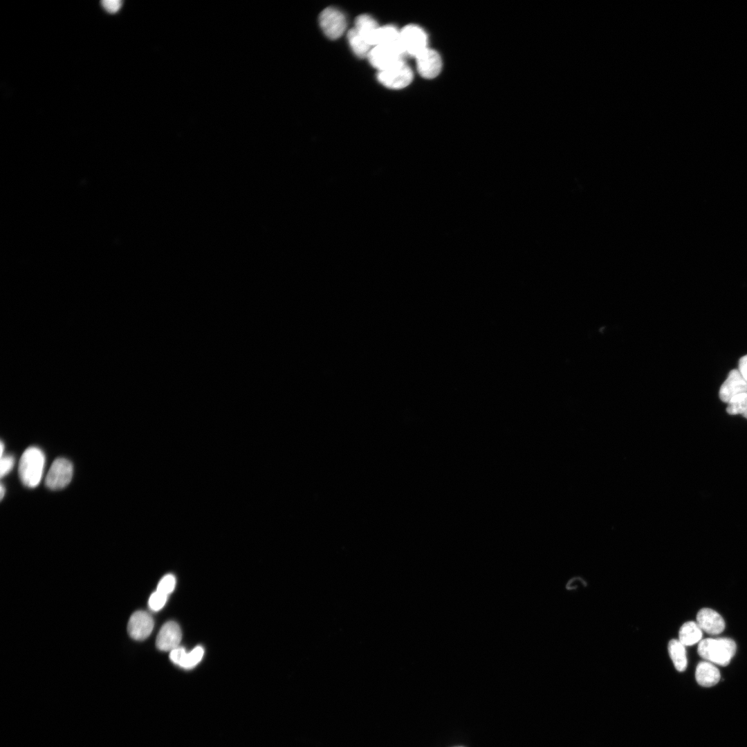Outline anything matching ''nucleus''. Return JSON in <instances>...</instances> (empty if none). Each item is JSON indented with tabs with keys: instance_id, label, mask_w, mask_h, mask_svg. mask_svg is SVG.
Wrapping results in <instances>:
<instances>
[{
	"instance_id": "f257e3e1",
	"label": "nucleus",
	"mask_w": 747,
	"mask_h": 747,
	"mask_svg": "<svg viewBox=\"0 0 747 747\" xmlns=\"http://www.w3.org/2000/svg\"><path fill=\"white\" fill-rule=\"evenodd\" d=\"M44 465L43 451L35 446L28 448L19 463V474L22 483L28 488L37 486L42 479Z\"/></svg>"
},
{
	"instance_id": "f03ea898",
	"label": "nucleus",
	"mask_w": 747,
	"mask_h": 747,
	"mask_svg": "<svg viewBox=\"0 0 747 747\" xmlns=\"http://www.w3.org/2000/svg\"><path fill=\"white\" fill-rule=\"evenodd\" d=\"M697 651L706 661L726 666L735 654L736 644L729 638H708L699 642Z\"/></svg>"
},
{
	"instance_id": "7ed1b4c3",
	"label": "nucleus",
	"mask_w": 747,
	"mask_h": 747,
	"mask_svg": "<svg viewBox=\"0 0 747 747\" xmlns=\"http://www.w3.org/2000/svg\"><path fill=\"white\" fill-rule=\"evenodd\" d=\"M405 55L400 42L376 45L371 49L367 58L378 71L385 70L401 60Z\"/></svg>"
},
{
	"instance_id": "20e7f679",
	"label": "nucleus",
	"mask_w": 747,
	"mask_h": 747,
	"mask_svg": "<svg viewBox=\"0 0 747 747\" xmlns=\"http://www.w3.org/2000/svg\"><path fill=\"white\" fill-rule=\"evenodd\" d=\"M399 42L405 56L414 58L428 48L426 32L416 24L407 25L400 30Z\"/></svg>"
},
{
	"instance_id": "39448f33",
	"label": "nucleus",
	"mask_w": 747,
	"mask_h": 747,
	"mask_svg": "<svg viewBox=\"0 0 747 747\" xmlns=\"http://www.w3.org/2000/svg\"><path fill=\"white\" fill-rule=\"evenodd\" d=\"M377 79L385 86L400 89L407 86L413 80V71L405 59L394 66L378 71Z\"/></svg>"
},
{
	"instance_id": "423d86ee",
	"label": "nucleus",
	"mask_w": 747,
	"mask_h": 747,
	"mask_svg": "<svg viewBox=\"0 0 747 747\" xmlns=\"http://www.w3.org/2000/svg\"><path fill=\"white\" fill-rule=\"evenodd\" d=\"M319 23L324 35L331 39L340 37L347 28L344 15L333 7H328L322 11Z\"/></svg>"
},
{
	"instance_id": "0eeeda50",
	"label": "nucleus",
	"mask_w": 747,
	"mask_h": 747,
	"mask_svg": "<svg viewBox=\"0 0 747 747\" xmlns=\"http://www.w3.org/2000/svg\"><path fill=\"white\" fill-rule=\"evenodd\" d=\"M73 465L64 458H57L52 463L45 479L50 490H60L68 485L73 477Z\"/></svg>"
},
{
	"instance_id": "6e6552de",
	"label": "nucleus",
	"mask_w": 747,
	"mask_h": 747,
	"mask_svg": "<svg viewBox=\"0 0 747 747\" xmlns=\"http://www.w3.org/2000/svg\"><path fill=\"white\" fill-rule=\"evenodd\" d=\"M416 68L424 78L432 79L438 76L442 69V59L439 53L427 48L416 57Z\"/></svg>"
},
{
	"instance_id": "1a4fd4ad",
	"label": "nucleus",
	"mask_w": 747,
	"mask_h": 747,
	"mask_svg": "<svg viewBox=\"0 0 747 747\" xmlns=\"http://www.w3.org/2000/svg\"><path fill=\"white\" fill-rule=\"evenodd\" d=\"M154 620L146 611H138L130 617L127 631L129 636L136 640L147 638L154 628Z\"/></svg>"
},
{
	"instance_id": "9d476101",
	"label": "nucleus",
	"mask_w": 747,
	"mask_h": 747,
	"mask_svg": "<svg viewBox=\"0 0 747 747\" xmlns=\"http://www.w3.org/2000/svg\"><path fill=\"white\" fill-rule=\"evenodd\" d=\"M182 638L179 625L168 621L160 629L156 638V647L161 651L172 650L177 647Z\"/></svg>"
},
{
	"instance_id": "9b49d317",
	"label": "nucleus",
	"mask_w": 747,
	"mask_h": 747,
	"mask_svg": "<svg viewBox=\"0 0 747 747\" xmlns=\"http://www.w3.org/2000/svg\"><path fill=\"white\" fill-rule=\"evenodd\" d=\"M743 393H747V381L739 371L733 369L721 385L719 397L723 402L728 403L734 396Z\"/></svg>"
},
{
	"instance_id": "f8f14e48",
	"label": "nucleus",
	"mask_w": 747,
	"mask_h": 747,
	"mask_svg": "<svg viewBox=\"0 0 747 747\" xmlns=\"http://www.w3.org/2000/svg\"><path fill=\"white\" fill-rule=\"evenodd\" d=\"M697 623L702 631L711 635L719 634L725 628V622L721 615L709 608L699 610L697 615Z\"/></svg>"
},
{
	"instance_id": "ddd939ff",
	"label": "nucleus",
	"mask_w": 747,
	"mask_h": 747,
	"mask_svg": "<svg viewBox=\"0 0 747 747\" xmlns=\"http://www.w3.org/2000/svg\"><path fill=\"white\" fill-rule=\"evenodd\" d=\"M203 654L204 650L201 646L196 647L190 652H187L183 647H176L171 650L169 658L175 664L189 669L192 668L201 661Z\"/></svg>"
},
{
	"instance_id": "4468645a",
	"label": "nucleus",
	"mask_w": 747,
	"mask_h": 747,
	"mask_svg": "<svg viewBox=\"0 0 747 747\" xmlns=\"http://www.w3.org/2000/svg\"><path fill=\"white\" fill-rule=\"evenodd\" d=\"M695 678L700 685L711 687L719 681L721 675L718 668L713 663L706 661L700 662L697 665Z\"/></svg>"
},
{
	"instance_id": "2eb2a0df",
	"label": "nucleus",
	"mask_w": 747,
	"mask_h": 747,
	"mask_svg": "<svg viewBox=\"0 0 747 747\" xmlns=\"http://www.w3.org/2000/svg\"><path fill=\"white\" fill-rule=\"evenodd\" d=\"M379 27L377 21L367 14L358 16L355 21V29L371 47L375 46L376 35Z\"/></svg>"
},
{
	"instance_id": "dca6fc26",
	"label": "nucleus",
	"mask_w": 747,
	"mask_h": 747,
	"mask_svg": "<svg viewBox=\"0 0 747 747\" xmlns=\"http://www.w3.org/2000/svg\"><path fill=\"white\" fill-rule=\"evenodd\" d=\"M667 649L676 670L683 672L688 665L685 646L679 640L672 639L668 643Z\"/></svg>"
},
{
	"instance_id": "f3484780",
	"label": "nucleus",
	"mask_w": 747,
	"mask_h": 747,
	"mask_svg": "<svg viewBox=\"0 0 747 747\" xmlns=\"http://www.w3.org/2000/svg\"><path fill=\"white\" fill-rule=\"evenodd\" d=\"M702 638V630L694 621L685 622L680 628L679 640L685 646H690L699 642Z\"/></svg>"
},
{
	"instance_id": "a211bd4d",
	"label": "nucleus",
	"mask_w": 747,
	"mask_h": 747,
	"mask_svg": "<svg viewBox=\"0 0 747 747\" xmlns=\"http://www.w3.org/2000/svg\"><path fill=\"white\" fill-rule=\"evenodd\" d=\"M347 39L351 50L356 56L360 58L367 57L372 47L358 33L355 28L349 30Z\"/></svg>"
},
{
	"instance_id": "6ab92c4d",
	"label": "nucleus",
	"mask_w": 747,
	"mask_h": 747,
	"mask_svg": "<svg viewBox=\"0 0 747 747\" xmlns=\"http://www.w3.org/2000/svg\"><path fill=\"white\" fill-rule=\"evenodd\" d=\"M399 35L400 30L394 25L380 26L376 33L375 46L397 43L399 42Z\"/></svg>"
},
{
	"instance_id": "aec40b11",
	"label": "nucleus",
	"mask_w": 747,
	"mask_h": 747,
	"mask_svg": "<svg viewBox=\"0 0 747 747\" xmlns=\"http://www.w3.org/2000/svg\"><path fill=\"white\" fill-rule=\"evenodd\" d=\"M728 404L726 411L729 414H741L747 418V393L734 396Z\"/></svg>"
},
{
	"instance_id": "412c9836",
	"label": "nucleus",
	"mask_w": 747,
	"mask_h": 747,
	"mask_svg": "<svg viewBox=\"0 0 747 747\" xmlns=\"http://www.w3.org/2000/svg\"><path fill=\"white\" fill-rule=\"evenodd\" d=\"M176 585V579L172 574L165 575L159 582L156 591L168 595L172 593Z\"/></svg>"
},
{
	"instance_id": "4be33fe9",
	"label": "nucleus",
	"mask_w": 747,
	"mask_h": 747,
	"mask_svg": "<svg viewBox=\"0 0 747 747\" xmlns=\"http://www.w3.org/2000/svg\"><path fill=\"white\" fill-rule=\"evenodd\" d=\"M167 599V595L156 591L149 597V606L152 610L158 611L163 607Z\"/></svg>"
},
{
	"instance_id": "5701e85b",
	"label": "nucleus",
	"mask_w": 747,
	"mask_h": 747,
	"mask_svg": "<svg viewBox=\"0 0 747 747\" xmlns=\"http://www.w3.org/2000/svg\"><path fill=\"white\" fill-rule=\"evenodd\" d=\"M14 464L15 459L13 456L7 454L1 457L0 475L1 478L8 474L12 470Z\"/></svg>"
},
{
	"instance_id": "b1692460",
	"label": "nucleus",
	"mask_w": 747,
	"mask_h": 747,
	"mask_svg": "<svg viewBox=\"0 0 747 747\" xmlns=\"http://www.w3.org/2000/svg\"><path fill=\"white\" fill-rule=\"evenodd\" d=\"M101 4L108 12L115 13L120 9L122 2L120 0H104Z\"/></svg>"
},
{
	"instance_id": "393cba45",
	"label": "nucleus",
	"mask_w": 747,
	"mask_h": 747,
	"mask_svg": "<svg viewBox=\"0 0 747 747\" xmlns=\"http://www.w3.org/2000/svg\"><path fill=\"white\" fill-rule=\"evenodd\" d=\"M739 372L747 381V355L743 356L739 362Z\"/></svg>"
},
{
	"instance_id": "a878e982",
	"label": "nucleus",
	"mask_w": 747,
	"mask_h": 747,
	"mask_svg": "<svg viewBox=\"0 0 747 747\" xmlns=\"http://www.w3.org/2000/svg\"><path fill=\"white\" fill-rule=\"evenodd\" d=\"M5 491H6V488H4V486L3 485V483H1V486H0L1 499H2L3 498L4 495H5Z\"/></svg>"
},
{
	"instance_id": "bb28decb",
	"label": "nucleus",
	"mask_w": 747,
	"mask_h": 747,
	"mask_svg": "<svg viewBox=\"0 0 747 747\" xmlns=\"http://www.w3.org/2000/svg\"><path fill=\"white\" fill-rule=\"evenodd\" d=\"M4 444L3 442H1V457L3 456Z\"/></svg>"
},
{
	"instance_id": "cd10ccee",
	"label": "nucleus",
	"mask_w": 747,
	"mask_h": 747,
	"mask_svg": "<svg viewBox=\"0 0 747 747\" xmlns=\"http://www.w3.org/2000/svg\"><path fill=\"white\" fill-rule=\"evenodd\" d=\"M457 747H462V746H457Z\"/></svg>"
}]
</instances>
